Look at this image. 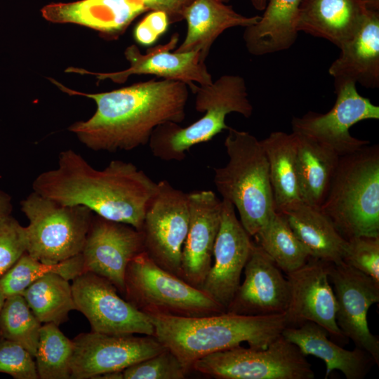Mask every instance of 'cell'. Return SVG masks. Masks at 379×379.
<instances>
[{
    "label": "cell",
    "instance_id": "f1b7e54d",
    "mask_svg": "<svg viewBox=\"0 0 379 379\" xmlns=\"http://www.w3.org/2000/svg\"><path fill=\"white\" fill-rule=\"evenodd\" d=\"M265 153L276 211L301 200L296 175V137L274 131L260 140Z\"/></svg>",
    "mask_w": 379,
    "mask_h": 379
},
{
    "label": "cell",
    "instance_id": "44dd1931",
    "mask_svg": "<svg viewBox=\"0 0 379 379\" xmlns=\"http://www.w3.org/2000/svg\"><path fill=\"white\" fill-rule=\"evenodd\" d=\"M147 11L142 0H79L51 3L41 10L48 21L85 26L109 39L119 36L137 17Z\"/></svg>",
    "mask_w": 379,
    "mask_h": 379
},
{
    "label": "cell",
    "instance_id": "d6a6232c",
    "mask_svg": "<svg viewBox=\"0 0 379 379\" xmlns=\"http://www.w3.org/2000/svg\"><path fill=\"white\" fill-rule=\"evenodd\" d=\"M73 351V341L63 334L58 325H42L34 356L39 378L71 379Z\"/></svg>",
    "mask_w": 379,
    "mask_h": 379
},
{
    "label": "cell",
    "instance_id": "277c9868",
    "mask_svg": "<svg viewBox=\"0 0 379 379\" xmlns=\"http://www.w3.org/2000/svg\"><path fill=\"white\" fill-rule=\"evenodd\" d=\"M224 145L227 164L214 168V184L238 211L239 221L255 237L276 213L267 159L258 140L250 133L228 128Z\"/></svg>",
    "mask_w": 379,
    "mask_h": 379
},
{
    "label": "cell",
    "instance_id": "f546056e",
    "mask_svg": "<svg viewBox=\"0 0 379 379\" xmlns=\"http://www.w3.org/2000/svg\"><path fill=\"white\" fill-rule=\"evenodd\" d=\"M69 280L56 273L44 275L22 293L29 308L41 324L59 326L76 310Z\"/></svg>",
    "mask_w": 379,
    "mask_h": 379
},
{
    "label": "cell",
    "instance_id": "d590c367",
    "mask_svg": "<svg viewBox=\"0 0 379 379\" xmlns=\"http://www.w3.org/2000/svg\"><path fill=\"white\" fill-rule=\"evenodd\" d=\"M343 262L379 284V237L359 236L347 240Z\"/></svg>",
    "mask_w": 379,
    "mask_h": 379
},
{
    "label": "cell",
    "instance_id": "3957f363",
    "mask_svg": "<svg viewBox=\"0 0 379 379\" xmlns=\"http://www.w3.org/2000/svg\"><path fill=\"white\" fill-rule=\"evenodd\" d=\"M154 336L179 359L186 371L199 359L247 343L265 348L287 327L285 314L240 315L223 312L181 317L147 312Z\"/></svg>",
    "mask_w": 379,
    "mask_h": 379
},
{
    "label": "cell",
    "instance_id": "4316f807",
    "mask_svg": "<svg viewBox=\"0 0 379 379\" xmlns=\"http://www.w3.org/2000/svg\"><path fill=\"white\" fill-rule=\"evenodd\" d=\"M301 0H267L258 21L245 27L243 39L248 52L263 55L289 48L296 41Z\"/></svg>",
    "mask_w": 379,
    "mask_h": 379
},
{
    "label": "cell",
    "instance_id": "d6986e66",
    "mask_svg": "<svg viewBox=\"0 0 379 379\" xmlns=\"http://www.w3.org/2000/svg\"><path fill=\"white\" fill-rule=\"evenodd\" d=\"M272 258L255 243L244 268L240 284L226 312L240 315L284 314L287 310L288 281Z\"/></svg>",
    "mask_w": 379,
    "mask_h": 379
},
{
    "label": "cell",
    "instance_id": "ab89813d",
    "mask_svg": "<svg viewBox=\"0 0 379 379\" xmlns=\"http://www.w3.org/2000/svg\"><path fill=\"white\" fill-rule=\"evenodd\" d=\"M149 11H161L168 15L170 24L182 20L183 13L193 0H142Z\"/></svg>",
    "mask_w": 379,
    "mask_h": 379
},
{
    "label": "cell",
    "instance_id": "9c48e42d",
    "mask_svg": "<svg viewBox=\"0 0 379 379\" xmlns=\"http://www.w3.org/2000/svg\"><path fill=\"white\" fill-rule=\"evenodd\" d=\"M192 369L218 379H313L311 364L282 334L265 348L240 346L212 353Z\"/></svg>",
    "mask_w": 379,
    "mask_h": 379
},
{
    "label": "cell",
    "instance_id": "60d3db41",
    "mask_svg": "<svg viewBox=\"0 0 379 379\" xmlns=\"http://www.w3.org/2000/svg\"><path fill=\"white\" fill-rule=\"evenodd\" d=\"M12 208L11 197L0 189V216L11 215Z\"/></svg>",
    "mask_w": 379,
    "mask_h": 379
},
{
    "label": "cell",
    "instance_id": "cb8c5ba5",
    "mask_svg": "<svg viewBox=\"0 0 379 379\" xmlns=\"http://www.w3.org/2000/svg\"><path fill=\"white\" fill-rule=\"evenodd\" d=\"M281 334L304 355H312L324 361L325 378L337 370L347 379H363L375 364L367 352L357 347L352 350L343 348L328 338V333L324 328L312 321L287 326Z\"/></svg>",
    "mask_w": 379,
    "mask_h": 379
},
{
    "label": "cell",
    "instance_id": "8d00e7d4",
    "mask_svg": "<svg viewBox=\"0 0 379 379\" xmlns=\"http://www.w3.org/2000/svg\"><path fill=\"white\" fill-rule=\"evenodd\" d=\"M26 252L25 227L11 215L0 216V279Z\"/></svg>",
    "mask_w": 379,
    "mask_h": 379
},
{
    "label": "cell",
    "instance_id": "9a60e30c",
    "mask_svg": "<svg viewBox=\"0 0 379 379\" xmlns=\"http://www.w3.org/2000/svg\"><path fill=\"white\" fill-rule=\"evenodd\" d=\"M328 277L338 303V327L355 347L367 352L379 365V340L367 321L369 308L379 302V284L343 262L330 264Z\"/></svg>",
    "mask_w": 379,
    "mask_h": 379
},
{
    "label": "cell",
    "instance_id": "603a6c76",
    "mask_svg": "<svg viewBox=\"0 0 379 379\" xmlns=\"http://www.w3.org/2000/svg\"><path fill=\"white\" fill-rule=\"evenodd\" d=\"M340 53L328 68L334 83L352 81L379 86V9L371 8L354 36L340 48Z\"/></svg>",
    "mask_w": 379,
    "mask_h": 379
},
{
    "label": "cell",
    "instance_id": "1f68e13d",
    "mask_svg": "<svg viewBox=\"0 0 379 379\" xmlns=\"http://www.w3.org/2000/svg\"><path fill=\"white\" fill-rule=\"evenodd\" d=\"M84 272L81 254L56 264H46L25 253L0 279V289L6 298L22 295L35 281L50 273L73 280Z\"/></svg>",
    "mask_w": 379,
    "mask_h": 379
},
{
    "label": "cell",
    "instance_id": "83f0119b",
    "mask_svg": "<svg viewBox=\"0 0 379 379\" xmlns=\"http://www.w3.org/2000/svg\"><path fill=\"white\" fill-rule=\"evenodd\" d=\"M294 134L300 198L306 203L320 206L328 191L340 156L309 138Z\"/></svg>",
    "mask_w": 379,
    "mask_h": 379
},
{
    "label": "cell",
    "instance_id": "30bf717a",
    "mask_svg": "<svg viewBox=\"0 0 379 379\" xmlns=\"http://www.w3.org/2000/svg\"><path fill=\"white\" fill-rule=\"evenodd\" d=\"M189 221V194L167 180L158 182L140 230L144 251L161 268L179 277Z\"/></svg>",
    "mask_w": 379,
    "mask_h": 379
},
{
    "label": "cell",
    "instance_id": "8992f818",
    "mask_svg": "<svg viewBox=\"0 0 379 379\" xmlns=\"http://www.w3.org/2000/svg\"><path fill=\"white\" fill-rule=\"evenodd\" d=\"M191 90L196 94L195 109L204 115L185 127L174 122L158 126L148 142L155 157L166 161H182L191 147L228 129L225 123L228 114L237 112L246 118L253 114L245 80L239 75H222L211 84H195Z\"/></svg>",
    "mask_w": 379,
    "mask_h": 379
},
{
    "label": "cell",
    "instance_id": "74e56055",
    "mask_svg": "<svg viewBox=\"0 0 379 379\" xmlns=\"http://www.w3.org/2000/svg\"><path fill=\"white\" fill-rule=\"evenodd\" d=\"M0 373L15 379L39 378L34 357L22 346L0 338Z\"/></svg>",
    "mask_w": 379,
    "mask_h": 379
},
{
    "label": "cell",
    "instance_id": "52a82bcc",
    "mask_svg": "<svg viewBox=\"0 0 379 379\" xmlns=\"http://www.w3.org/2000/svg\"><path fill=\"white\" fill-rule=\"evenodd\" d=\"M28 219L27 253L46 264H56L80 254L93 220L82 206L61 204L32 191L20 202Z\"/></svg>",
    "mask_w": 379,
    "mask_h": 379
},
{
    "label": "cell",
    "instance_id": "836d02e7",
    "mask_svg": "<svg viewBox=\"0 0 379 379\" xmlns=\"http://www.w3.org/2000/svg\"><path fill=\"white\" fill-rule=\"evenodd\" d=\"M41 326L22 295L6 298L0 312L1 338L17 343L34 357Z\"/></svg>",
    "mask_w": 379,
    "mask_h": 379
},
{
    "label": "cell",
    "instance_id": "7a4b0ae2",
    "mask_svg": "<svg viewBox=\"0 0 379 379\" xmlns=\"http://www.w3.org/2000/svg\"><path fill=\"white\" fill-rule=\"evenodd\" d=\"M32 189L61 204L85 206L100 217L140 231L157 182L133 164L121 160H112L97 170L69 149L60 153L55 168L34 179Z\"/></svg>",
    "mask_w": 379,
    "mask_h": 379
},
{
    "label": "cell",
    "instance_id": "f35d334b",
    "mask_svg": "<svg viewBox=\"0 0 379 379\" xmlns=\"http://www.w3.org/2000/svg\"><path fill=\"white\" fill-rule=\"evenodd\" d=\"M169 24L166 13L150 11L135 26L134 38L140 44L149 46L167 30Z\"/></svg>",
    "mask_w": 379,
    "mask_h": 379
},
{
    "label": "cell",
    "instance_id": "4dcf8cb0",
    "mask_svg": "<svg viewBox=\"0 0 379 379\" xmlns=\"http://www.w3.org/2000/svg\"><path fill=\"white\" fill-rule=\"evenodd\" d=\"M254 237L255 243L286 274L302 267L310 257L281 213L276 211Z\"/></svg>",
    "mask_w": 379,
    "mask_h": 379
},
{
    "label": "cell",
    "instance_id": "5bb4252c",
    "mask_svg": "<svg viewBox=\"0 0 379 379\" xmlns=\"http://www.w3.org/2000/svg\"><path fill=\"white\" fill-rule=\"evenodd\" d=\"M331 262L310 257L300 268L288 272L290 298L285 317L287 326L312 321L324 328L335 343L348 339L336 322L338 303L329 281Z\"/></svg>",
    "mask_w": 379,
    "mask_h": 379
},
{
    "label": "cell",
    "instance_id": "7c38bea8",
    "mask_svg": "<svg viewBox=\"0 0 379 379\" xmlns=\"http://www.w3.org/2000/svg\"><path fill=\"white\" fill-rule=\"evenodd\" d=\"M76 310L88 320L92 331L109 335L141 334L154 336L147 314L121 298L106 279L83 272L72 280Z\"/></svg>",
    "mask_w": 379,
    "mask_h": 379
},
{
    "label": "cell",
    "instance_id": "b9f144b4",
    "mask_svg": "<svg viewBox=\"0 0 379 379\" xmlns=\"http://www.w3.org/2000/svg\"><path fill=\"white\" fill-rule=\"evenodd\" d=\"M251 4L258 11H263L266 6L267 0H250Z\"/></svg>",
    "mask_w": 379,
    "mask_h": 379
},
{
    "label": "cell",
    "instance_id": "7402d4cb",
    "mask_svg": "<svg viewBox=\"0 0 379 379\" xmlns=\"http://www.w3.org/2000/svg\"><path fill=\"white\" fill-rule=\"evenodd\" d=\"M371 8L363 0H301L296 29L340 48L357 32Z\"/></svg>",
    "mask_w": 379,
    "mask_h": 379
},
{
    "label": "cell",
    "instance_id": "6da1fadb",
    "mask_svg": "<svg viewBox=\"0 0 379 379\" xmlns=\"http://www.w3.org/2000/svg\"><path fill=\"white\" fill-rule=\"evenodd\" d=\"M51 81L67 94L95 101L94 114L68 128L93 151H129L145 145L158 126L166 122L179 124L185 118L189 86L180 81L152 79L98 93L78 92Z\"/></svg>",
    "mask_w": 379,
    "mask_h": 379
},
{
    "label": "cell",
    "instance_id": "484cf974",
    "mask_svg": "<svg viewBox=\"0 0 379 379\" xmlns=\"http://www.w3.org/2000/svg\"><path fill=\"white\" fill-rule=\"evenodd\" d=\"M279 212L285 216L310 257L334 264L343 262L347 240L319 206L298 200Z\"/></svg>",
    "mask_w": 379,
    "mask_h": 379
},
{
    "label": "cell",
    "instance_id": "e0dca14e",
    "mask_svg": "<svg viewBox=\"0 0 379 379\" xmlns=\"http://www.w3.org/2000/svg\"><path fill=\"white\" fill-rule=\"evenodd\" d=\"M253 241L246 232L229 201L222 199L220 229L215 239L213 263L201 289L226 312L240 284Z\"/></svg>",
    "mask_w": 379,
    "mask_h": 379
},
{
    "label": "cell",
    "instance_id": "d4e9b609",
    "mask_svg": "<svg viewBox=\"0 0 379 379\" xmlns=\"http://www.w3.org/2000/svg\"><path fill=\"white\" fill-rule=\"evenodd\" d=\"M260 15L244 16L222 0H193L183 13L187 34L176 52L199 51L205 62L216 39L226 29L255 24Z\"/></svg>",
    "mask_w": 379,
    "mask_h": 379
},
{
    "label": "cell",
    "instance_id": "ee69618b",
    "mask_svg": "<svg viewBox=\"0 0 379 379\" xmlns=\"http://www.w3.org/2000/svg\"><path fill=\"white\" fill-rule=\"evenodd\" d=\"M5 300H6V297L4 296V295L3 294V293L1 292L0 289V312L3 307Z\"/></svg>",
    "mask_w": 379,
    "mask_h": 379
},
{
    "label": "cell",
    "instance_id": "8fae6325",
    "mask_svg": "<svg viewBox=\"0 0 379 379\" xmlns=\"http://www.w3.org/2000/svg\"><path fill=\"white\" fill-rule=\"evenodd\" d=\"M336 100L326 114L308 112L291 121L292 132L309 138L335 152L340 157L368 145L353 137L350 128L367 119H379V107L361 96L352 81L334 83Z\"/></svg>",
    "mask_w": 379,
    "mask_h": 379
},
{
    "label": "cell",
    "instance_id": "4fadbf2b",
    "mask_svg": "<svg viewBox=\"0 0 379 379\" xmlns=\"http://www.w3.org/2000/svg\"><path fill=\"white\" fill-rule=\"evenodd\" d=\"M71 379H94L131 365L163 351L154 336L109 335L91 331L74 340Z\"/></svg>",
    "mask_w": 379,
    "mask_h": 379
},
{
    "label": "cell",
    "instance_id": "7bdbcfd3",
    "mask_svg": "<svg viewBox=\"0 0 379 379\" xmlns=\"http://www.w3.org/2000/svg\"><path fill=\"white\" fill-rule=\"evenodd\" d=\"M367 5L374 9H379V0H363Z\"/></svg>",
    "mask_w": 379,
    "mask_h": 379
},
{
    "label": "cell",
    "instance_id": "ba28073f",
    "mask_svg": "<svg viewBox=\"0 0 379 379\" xmlns=\"http://www.w3.org/2000/svg\"><path fill=\"white\" fill-rule=\"evenodd\" d=\"M125 295L144 312L181 317H202L225 312L205 293L158 265L143 251L129 262Z\"/></svg>",
    "mask_w": 379,
    "mask_h": 379
},
{
    "label": "cell",
    "instance_id": "ac0fdd59",
    "mask_svg": "<svg viewBox=\"0 0 379 379\" xmlns=\"http://www.w3.org/2000/svg\"><path fill=\"white\" fill-rule=\"evenodd\" d=\"M179 35L175 33L169 41L147 49L142 53L134 44L128 46L124 52L130 66L128 69L115 72L95 73L70 67L66 72L95 75L98 79H111L118 84L124 83L134 74H150L163 79L180 81L191 89L197 83L200 86L211 84L212 76L199 51L171 52L176 47Z\"/></svg>",
    "mask_w": 379,
    "mask_h": 379
},
{
    "label": "cell",
    "instance_id": "5b68a950",
    "mask_svg": "<svg viewBox=\"0 0 379 379\" xmlns=\"http://www.w3.org/2000/svg\"><path fill=\"white\" fill-rule=\"evenodd\" d=\"M345 239L379 237V146L340 157L319 206Z\"/></svg>",
    "mask_w": 379,
    "mask_h": 379
},
{
    "label": "cell",
    "instance_id": "ffe728a7",
    "mask_svg": "<svg viewBox=\"0 0 379 379\" xmlns=\"http://www.w3.org/2000/svg\"><path fill=\"white\" fill-rule=\"evenodd\" d=\"M190 221L182 246L180 277L201 288L212 265L220 229L222 200L211 190L189 193Z\"/></svg>",
    "mask_w": 379,
    "mask_h": 379
},
{
    "label": "cell",
    "instance_id": "e575fe53",
    "mask_svg": "<svg viewBox=\"0 0 379 379\" xmlns=\"http://www.w3.org/2000/svg\"><path fill=\"white\" fill-rule=\"evenodd\" d=\"M187 373L177 357L167 348L122 371L123 379H182Z\"/></svg>",
    "mask_w": 379,
    "mask_h": 379
},
{
    "label": "cell",
    "instance_id": "2e32d148",
    "mask_svg": "<svg viewBox=\"0 0 379 379\" xmlns=\"http://www.w3.org/2000/svg\"><path fill=\"white\" fill-rule=\"evenodd\" d=\"M143 251L141 231L97 215L93 218L81 253L84 271L106 279L125 294L127 267Z\"/></svg>",
    "mask_w": 379,
    "mask_h": 379
}]
</instances>
